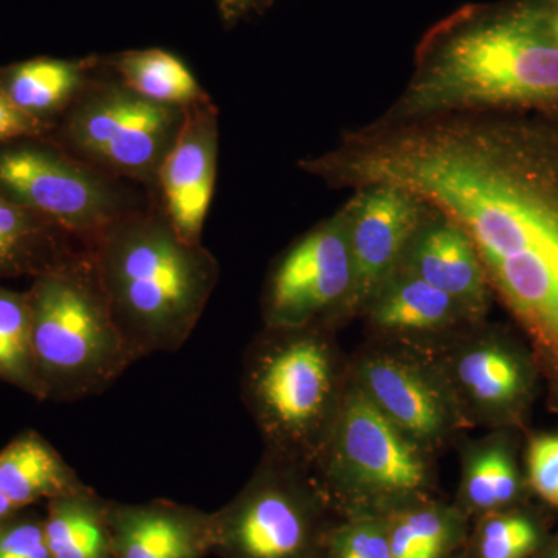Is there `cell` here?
<instances>
[{
    "instance_id": "52a82bcc",
    "label": "cell",
    "mask_w": 558,
    "mask_h": 558,
    "mask_svg": "<svg viewBox=\"0 0 558 558\" xmlns=\"http://www.w3.org/2000/svg\"><path fill=\"white\" fill-rule=\"evenodd\" d=\"M339 520L314 472L263 453L245 486L213 512L220 558H323Z\"/></svg>"
},
{
    "instance_id": "e0dca14e",
    "label": "cell",
    "mask_w": 558,
    "mask_h": 558,
    "mask_svg": "<svg viewBox=\"0 0 558 558\" xmlns=\"http://www.w3.org/2000/svg\"><path fill=\"white\" fill-rule=\"evenodd\" d=\"M112 558H204L213 553V513L168 499L108 502Z\"/></svg>"
},
{
    "instance_id": "30bf717a",
    "label": "cell",
    "mask_w": 558,
    "mask_h": 558,
    "mask_svg": "<svg viewBox=\"0 0 558 558\" xmlns=\"http://www.w3.org/2000/svg\"><path fill=\"white\" fill-rule=\"evenodd\" d=\"M0 194L84 247L116 220L138 209L121 180L58 145L33 138L0 146Z\"/></svg>"
},
{
    "instance_id": "3957f363",
    "label": "cell",
    "mask_w": 558,
    "mask_h": 558,
    "mask_svg": "<svg viewBox=\"0 0 558 558\" xmlns=\"http://www.w3.org/2000/svg\"><path fill=\"white\" fill-rule=\"evenodd\" d=\"M86 250L116 322L143 359L189 341L220 277L209 250L183 241L161 209L128 213Z\"/></svg>"
},
{
    "instance_id": "484cf974",
    "label": "cell",
    "mask_w": 558,
    "mask_h": 558,
    "mask_svg": "<svg viewBox=\"0 0 558 558\" xmlns=\"http://www.w3.org/2000/svg\"><path fill=\"white\" fill-rule=\"evenodd\" d=\"M0 381L44 400L32 340V310L27 292L0 286Z\"/></svg>"
},
{
    "instance_id": "7a4b0ae2",
    "label": "cell",
    "mask_w": 558,
    "mask_h": 558,
    "mask_svg": "<svg viewBox=\"0 0 558 558\" xmlns=\"http://www.w3.org/2000/svg\"><path fill=\"white\" fill-rule=\"evenodd\" d=\"M476 112L558 113V43L545 0L469 5L422 38L413 75L380 117L402 123Z\"/></svg>"
},
{
    "instance_id": "44dd1931",
    "label": "cell",
    "mask_w": 558,
    "mask_h": 558,
    "mask_svg": "<svg viewBox=\"0 0 558 558\" xmlns=\"http://www.w3.org/2000/svg\"><path fill=\"white\" fill-rule=\"evenodd\" d=\"M84 245L0 194V278L39 277Z\"/></svg>"
},
{
    "instance_id": "1f68e13d",
    "label": "cell",
    "mask_w": 558,
    "mask_h": 558,
    "mask_svg": "<svg viewBox=\"0 0 558 558\" xmlns=\"http://www.w3.org/2000/svg\"><path fill=\"white\" fill-rule=\"evenodd\" d=\"M20 512V509L10 501L5 495L0 492V526H2L5 521L13 519L16 513Z\"/></svg>"
},
{
    "instance_id": "603a6c76",
    "label": "cell",
    "mask_w": 558,
    "mask_h": 558,
    "mask_svg": "<svg viewBox=\"0 0 558 558\" xmlns=\"http://www.w3.org/2000/svg\"><path fill=\"white\" fill-rule=\"evenodd\" d=\"M100 64L128 89L157 105L189 109L209 100L189 65L167 50L124 51L100 58Z\"/></svg>"
},
{
    "instance_id": "ba28073f",
    "label": "cell",
    "mask_w": 558,
    "mask_h": 558,
    "mask_svg": "<svg viewBox=\"0 0 558 558\" xmlns=\"http://www.w3.org/2000/svg\"><path fill=\"white\" fill-rule=\"evenodd\" d=\"M183 119L185 109L140 97L98 60V69L62 116L54 145L110 178L156 190Z\"/></svg>"
},
{
    "instance_id": "d4e9b609",
    "label": "cell",
    "mask_w": 558,
    "mask_h": 558,
    "mask_svg": "<svg viewBox=\"0 0 558 558\" xmlns=\"http://www.w3.org/2000/svg\"><path fill=\"white\" fill-rule=\"evenodd\" d=\"M550 535L549 509L531 501L472 521L465 550L470 558H532Z\"/></svg>"
},
{
    "instance_id": "d590c367",
    "label": "cell",
    "mask_w": 558,
    "mask_h": 558,
    "mask_svg": "<svg viewBox=\"0 0 558 558\" xmlns=\"http://www.w3.org/2000/svg\"><path fill=\"white\" fill-rule=\"evenodd\" d=\"M553 119H556V120H558V113H557V116H556V117H553Z\"/></svg>"
},
{
    "instance_id": "e575fe53",
    "label": "cell",
    "mask_w": 558,
    "mask_h": 558,
    "mask_svg": "<svg viewBox=\"0 0 558 558\" xmlns=\"http://www.w3.org/2000/svg\"><path fill=\"white\" fill-rule=\"evenodd\" d=\"M450 558H470V557H469L468 550H465V548H464L462 550H459L458 554H454V556L450 557Z\"/></svg>"
},
{
    "instance_id": "9a60e30c",
    "label": "cell",
    "mask_w": 558,
    "mask_h": 558,
    "mask_svg": "<svg viewBox=\"0 0 558 558\" xmlns=\"http://www.w3.org/2000/svg\"><path fill=\"white\" fill-rule=\"evenodd\" d=\"M399 267L442 290L475 322H486L494 295L478 252L465 231L439 209H429Z\"/></svg>"
},
{
    "instance_id": "cb8c5ba5",
    "label": "cell",
    "mask_w": 558,
    "mask_h": 558,
    "mask_svg": "<svg viewBox=\"0 0 558 558\" xmlns=\"http://www.w3.org/2000/svg\"><path fill=\"white\" fill-rule=\"evenodd\" d=\"M108 502L92 488L49 501L44 531L51 558H112Z\"/></svg>"
},
{
    "instance_id": "f1b7e54d",
    "label": "cell",
    "mask_w": 558,
    "mask_h": 558,
    "mask_svg": "<svg viewBox=\"0 0 558 558\" xmlns=\"http://www.w3.org/2000/svg\"><path fill=\"white\" fill-rule=\"evenodd\" d=\"M0 558H51L44 520L13 517L0 526Z\"/></svg>"
},
{
    "instance_id": "9c48e42d",
    "label": "cell",
    "mask_w": 558,
    "mask_h": 558,
    "mask_svg": "<svg viewBox=\"0 0 558 558\" xmlns=\"http://www.w3.org/2000/svg\"><path fill=\"white\" fill-rule=\"evenodd\" d=\"M416 348L435 360L469 428L527 432L543 380L523 337L486 319Z\"/></svg>"
},
{
    "instance_id": "d6986e66",
    "label": "cell",
    "mask_w": 558,
    "mask_h": 558,
    "mask_svg": "<svg viewBox=\"0 0 558 558\" xmlns=\"http://www.w3.org/2000/svg\"><path fill=\"white\" fill-rule=\"evenodd\" d=\"M87 488L78 473L35 429H25L0 450V492L20 510Z\"/></svg>"
},
{
    "instance_id": "277c9868",
    "label": "cell",
    "mask_w": 558,
    "mask_h": 558,
    "mask_svg": "<svg viewBox=\"0 0 558 558\" xmlns=\"http://www.w3.org/2000/svg\"><path fill=\"white\" fill-rule=\"evenodd\" d=\"M349 360L333 330L264 328L242 368V400L264 453L314 472L339 417Z\"/></svg>"
},
{
    "instance_id": "836d02e7",
    "label": "cell",
    "mask_w": 558,
    "mask_h": 558,
    "mask_svg": "<svg viewBox=\"0 0 558 558\" xmlns=\"http://www.w3.org/2000/svg\"><path fill=\"white\" fill-rule=\"evenodd\" d=\"M548 9L550 31L558 43V0H545Z\"/></svg>"
},
{
    "instance_id": "2e32d148",
    "label": "cell",
    "mask_w": 558,
    "mask_h": 558,
    "mask_svg": "<svg viewBox=\"0 0 558 558\" xmlns=\"http://www.w3.org/2000/svg\"><path fill=\"white\" fill-rule=\"evenodd\" d=\"M360 317L373 339L411 347H428L478 323L442 290L402 267L374 293Z\"/></svg>"
},
{
    "instance_id": "8fae6325",
    "label": "cell",
    "mask_w": 558,
    "mask_h": 558,
    "mask_svg": "<svg viewBox=\"0 0 558 558\" xmlns=\"http://www.w3.org/2000/svg\"><path fill=\"white\" fill-rule=\"evenodd\" d=\"M352 278L347 202L275 260L260 301L264 328L336 330L347 323Z\"/></svg>"
},
{
    "instance_id": "f546056e",
    "label": "cell",
    "mask_w": 558,
    "mask_h": 558,
    "mask_svg": "<svg viewBox=\"0 0 558 558\" xmlns=\"http://www.w3.org/2000/svg\"><path fill=\"white\" fill-rule=\"evenodd\" d=\"M49 131L50 128L17 108L0 84V146L21 140L39 138L49 134Z\"/></svg>"
},
{
    "instance_id": "ac0fdd59",
    "label": "cell",
    "mask_w": 558,
    "mask_h": 558,
    "mask_svg": "<svg viewBox=\"0 0 558 558\" xmlns=\"http://www.w3.org/2000/svg\"><path fill=\"white\" fill-rule=\"evenodd\" d=\"M521 435L519 429H488L483 438L461 444V480L453 505L470 521L534 499L520 461Z\"/></svg>"
},
{
    "instance_id": "d6a6232c",
    "label": "cell",
    "mask_w": 558,
    "mask_h": 558,
    "mask_svg": "<svg viewBox=\"0 0 558 558\" xmlns=\"http://www.w3.org/2000/svg\"><path fill=\"white\" fill-rule=\"evenodd\" d=\"M532 558H558V531L553 532L546 545Z\"/></svg>"
},
{
    "instance_id": "8992f818",
    "label": "cell",
    "mask_w": 558,
    "mask_h": 558,
    "mask_svg": "<svg viewBox=\"0 0 558 558\" xmlns=\"http://www.w3.org/2000/svg\"><path fill=\"white\" fill-rule=\"evenodd\" d=\"M435 459L385 417L349 377L314 475L337 519H388L438 497Z\"/></svg>"
},
{
    "instance_id": "83f0119b",
    "label": "cell",
    "mask_w": 558,
    "mask_h": 558,
    "mask_svg": "<svg viewBox=\"0 0 558 558\" xmlns=\"http://www.w3.org/2000/svg\"><path fill=\"white\" fill-rule=\"evenodd\" d=\"M523 468L534 498L558 512V433L524 432Z\"/></svg>"
},
{
    "instance_id": "4dcf8cb0",
    "label": "cell",
    "mask_w": 558,
    "mask_h": 558,
    "mask_svg": "<svg viewBox=\"0 0 558 558\" xmlns=\"http://www.w3.org/2000/svg\"><path fill=\"white\" fill-rule=\"evenodd\" d=\"M269 0H216L218 3L220 16L227 24L244 20L256 11L263 10Z\"/></svg>"
},
{
    "instance_id": "5bb4252c",
    "label": "cell",
    "mask_w": 558,
    "mask_h": 558,
    "mask_svg": "<svg viewBox=\"0 0 558 558\" xmlns=\"http://www.w3.org/2000/svg\"><path fill=\"white\" fill-rule=\"evenodd\" d=\"M218 153L219 112L209 98L185 109L182 128L157 174L161 213L189 244H202L215 193Z\"/></svg>"
},
{
    "instance_id": "4fadbf2b",
    "label": "cell",
    "mask_w": 558,
    "mask_h": 558,
    "mask_svg": "<svg viewBox=\"0 0 558 558\" xmlns=\"http://www.w3.org/2000/svg\"><path fill=\"white\" fill-rule=\"evenodd\" d=\"M351 208L352 292L347 322L360 317L374 293L398 269L432 205L409 190L369 185L355 190Z\"/></svg>"
},
{
    "instance_id": "7c38bea8",
    "label": "cell",
    "mask_w": 558,
    "mask_h": 558,
    "mask_svg": "<svg viewBox=\"0 0 558 558\" xmlns=\"http://www.w3.org/2000/svg\"><path fill=\"white\" fill-rule=\"evenodd\" d=\"M349 377L400 432L435 457L470 429L438 365L422 349L373 339L349 360Z\"/></svg>"
},
{
    "instance_id": "7402d4cb",
    "label": "cell",
    "mask_w": 558,
    "mask_h": 558,
    "mask_svg": "<svg viewBox=\"0 0 558 558\" xmlns=\"http://www.w3.org/2000/svg\"><path fill=\"white\" fill-rule=\"evenodd\" d=\"M391 558H450L468 545L472 521L439 497L388 517Z\"/></svg>"
},
{
    "instance_id": "6da1fadb",
    "label": "cell",
    "mask_w": 558,
    "mask_h": 558,
    "mask_svg": "<svg viewBox=\"0 0 558 558\" xmlns=\"http://www.w3.org/2000/svg\"><path fill=\"white\" fill-rule=\"evenodd\" d=\"M299 167L332 189L409 190L454 220L534 354L546 407L558 416V120L537 112L376 120Z\"/></svg>"
},
{
    "instance_id": "4316f807",
    "label": "cell",
    "mask_w": 558,
    "mask_h": 558,
    "mask_svg": "<svg viewBox=\"0 0 558 558\" xmlns=\"http://www.w3.org/2000/svg\"><path fill=\"white\" fill-rule=\"evenodd\" d=\"M323 558H391L388 519H339L329 529Z\"/></svg>"
},
{
    "instance_id": "ffe728a7",
    "label": "cell",
    "mask_w": 558,
    "mask_h": 558,
    "mask_svg": "<svg viewBox=\"0 0 558 558\" xmlns=\"http://www.w3.org/2000/svg\"><path fill=\"white\" fill-rule=\"evenodd\" d=\"M97 69L98 58H33L0 69V84L17 108L51 130Z\"/></svg>"
},
{
    "instance_id": "5b68a950",
    "label": "cell",
    "mask_w": 558,
    "mask_h": 558,
    "mask_svg": "<svg viewBox=\"0 0 558 558\" xmlns=\"http://www.w3.org/2000/svg\"><path fill=\"white\" fill-rule=\"evenodd\" d=\"M44 400L100 396L142 360L110 311L86 247L27 290Z\"/></svg>"
}]
</instances>
